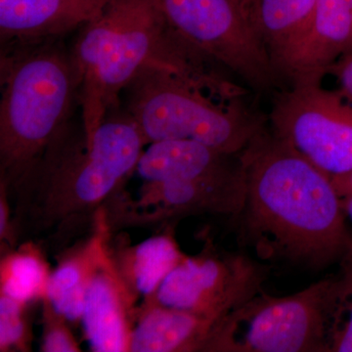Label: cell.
<instances>
[{
    "mask_svg": "<svg viewBox=\"0 0 352 352\" xmlns=\"http://www.w3.org/2000/svg\"><path fill=\"white\" fill-rule=\"evenodd\" d=\"M333 274L329 309V352H352V243Z\"/></svg>",
    "mask_w": 352,
    "mask_h": 352,
    "instance_id": "obj_20",
    "label": "cell"
},
{
    "mask_svg": "<svg viewBox=\"0 0 352 352\" xmlns=\"http://www.w3.org/2000/svg\"><path fill=\"white\" fill-rule=\"evenodd\" d=\"M315 7L316 0H252L254 24L286 87L309 38Z\"/></svg>",
    "mask_w": 352,
    "mask_h": 352,
    "instance_id": "obj_15",
    "label": "cell"
},
{
    "mask_svg": "<svg viewBox=\"0 0 352 352\" xmlns=\"http://www.w3.org/2000/svg\"><path fill=\"white\" fill-rule=\"evenodd\" d=\"M122 94L147 144L192 140L237 156L268 127V116L245 98L226 100L207 85L160 67L143 69Z\"/></svg>",
    "mask_w": 352,
    "mask_h": 352,
    "instance_id": "obj_5",
    "label": "cell"
},
{
    "mask_svg": "<svg viewBox=\"0 0 352 352\" xmlns=\"http://www.w3.org/2000/svg\"><path fill=\"white\" fill-rule=\"evenodd\" d=\"M270 270L243 252L219 251L208 244L197 256H185L156 293L142 302L220 320L263 292Z\"/></svg>",
    "mask_w": 352,
    "mask_h": 352,
    "instance_id": "obj_9",
    "label": "cell"
},
{
    "mask_svg": "<svg viewBox=\"0 0 352 352\" xmlns=\"http://www.w3.org/2000/svg\"><path fill=\"white\" fill-rule=\"evenodd\" d=\"M268 124L310 163L330 176L352 170V105L321 83L296 82L273 94Z\"/></svg>",
    "mask_w": 352,
    "mask_h": 352,
    "instance_id": "obj_8",
    "label": "cell"
},
{
    "mask_svg": "<svg viewBox=\"0 0 352 352\" xmlns=\"http://www.w3.org/2000/svg\"><path fill=\"white\" fill-rule=\"evenodd\" d=\"M108 254L113 270L135 303L154 295L166 275L185 258L171 232L157 234L133 245L113 248L108 243Z\"/></svg>",
    "mask_w": 352,
    "mask_h": 352,
    "instance_id": "obj_18",
    "label": "cell"
},
{
    "mask_svg": "<svg viewBox=\"0 0 352 352\" xmlns=\"http://www.w3.org/2000/svg\"><path fill=\"white\" fill-rule=\"evenodd\" d=\"M146 143L126 109L109 113L88 144L69 124L36 170L12 193L14 245L38 239L54 250L92 232L129 178Z\"/></svg>",
    "mask_w": 352,
    "mask_h": 352,
    "instance_id": "obj_2",
    "label": "cell"
},
{
    "mask_svg": "<svg viewBox=\"0 0 352 352\" xmlns=\"http://www.w3.org/2000/svg\"><path fill=\"white\" fill-rule=\"evenodd\" d=\"M41 247L28 241L1 254L0 295L25 303L45 298L51 270Z\"/></svg>",
    "mask_w": 352,
    "mask_h": 352,
    "instance_id": "obj_19",
    "label": "cell"
},
{
    "mask_svg": "<svg viewBox=\"0 0 352 352\" xmlns=\"http://www.w3.org/2000/svg\"><path fill=\"white\" fill-rule=\"evenodd\" d=\"M333 279L291 296H252L219 322L208 352H329Z\"/></svg>",
    "mask_w": 352,
    "mask_h": 352,
    "instance_id": "obj_7",
    "label": "cell"
},
{
    "mask_svg": "<svg viewBox=\"0 0 352 352\" xmlns=\"http://www.w3.org/2000/svg\"><path fill=\"white\" fill-rule=\"evenodd\" d=\"M220 320L142 302L134 310L129 352H208Z\"/></svg>",
    "mask_w": 352,
    "mask_h": 352,
    "instance_id": "obj_13",
    "label": "cell"
},
{
    "mask_svg": "<svg viewBox=\"0 0 352 352\" xmlns=\"http://www.w3.org/2000/svg\"><path fill=\"white\" fill-rule=\"evenodd\" d=\"M136 307L108 254L88 286L80 320L91 351L129 352Z\"/></svg>",
    "mask_w": 352,
    "mask_h": 352,
    "instance_id": "obj_12",
    "label": "cell"
},
{
    "mask_svg": "<svg viewBox=\"0 0 352 352\" xmlns=\"http://www.w3.org/2000/svg\"><path fill=\"white\" fill-rule=\"evenodd\" d=\"M342 205H344L346 219L351 222L352 227V195L347 197V198L342 199Z\"/></svg>",
    "mask_w": 352,
    "mask_h": 352,
    "instance_id": "obj_25",
    "label": "cell"
},
{
    "mask_svg": "<svg viewBox=\"0 0 352 352\" xmlns=\"http://www.w3.org/2000/svg\"><path fill=\"white\" fill-rule=\"evenodd\" d=\"M242 166L233 156L192 140L150 143L139 157L135 173L144 182H184L230 175Z\"/></svg>",
    "mask_w": 352,
    "mask_h": 352,
    "instance_id": "obj_14",
    "label": "cell"
},
{
    "mask_svg": "<svg viewBox=\"0 0 352 352\" xmlns=\"http://www.w3.org/2000/svg\"><path fill=\"white\" fill-rule=\"evenodd\" d=\"M88 144L127 85L147 67L175 72L214 88L228 85L223 69L183 45L168 29L159 0H111L83 25L71 52Z\"/></svg>",
    "mask_w": 352,
    "mask_h": 352,
    "instance_id": "obj_3",
    "label": "cell"
},
{
    "mask_svg": "<svg viewBox=\"0 0 352 352\" xmlns=\"http://www.w3.org/2000/svg\"><path fill=\"white\" fill-rule=\"evenodd\" d=\"M332 182L340 198L352 195V170L346 175L332 177Z\"/></svg>",
    "mask_w": 352,
    "mask_h": 352,
    "instance_id": "obj_24",
    "label": "cell"
},
{
    "mask_svg": "<svg viewBox=\"0 0 352 352\" xmlns=\"http://www.w3.org/2000/svg\"><path fill=\"white\" fill-rule=\"evenodd\" d=\"M240 157L247 191L235 219L256 258L318 271L340 263L352 231L332 178L270 124Z\"/></svg>",
    "mask_w": 352,
    "mask_h": 352,
    "instance_id": "obj_1",
    "label": "cell"
},
{
    "mask_svg": "<svg viewBox=\"0 0 352 352\" xmlns=\"http://www.w3.org/2000/svg\"><path fill=\"white\" fill-rule=\"evenodd\" d=\"M30 303L0 295V351H31Z\"/></svg>",
    "mask_w": 352,
    "mask_h": 352,
    "instance_id": "obj_21",
    "label": "cell"
},
{
    "mask_svg": "<svg viewBox=\"0 0 352 352\" xmlns=\"http://www.w3.org/2000/svg\"><path fill=\"white\" fill-rule=\"evenodd\" d=\"M109 232L101 224L87 239L65 250L57 267L51 271L44 298L69 322L82 320L88 286L108 258Z\"/></svg>",
    "mask_w": 352,
    "mask_h": 352,
    "instance_id": "obj_17",
    "label": "cell"
},
{
    "mask_svg": "<svg viewBox=\"0 0 352 352\" xmlns=\"http://www.w3.org/2000/svg\"><path fill=\"white\" fill-rule=\"evenodd\" d=\"M59 41L1 50L0 186L8 195L72 124L78 85Z\"/></svg>",
    "mask_w": 352,
    "mask_h": 352,
    "instance_id": "obj_4",
    "label": "cell"
},
{
    "mask_svg": "<svg viewBox=\"0 0 352 352\" xmlns=\"http://www.w3.org/2000/svg\"><path fill=\"white\" fill-rule=\"evenodd\" d=\"M242 162V161H241ZM247 183L244 168L230 175L184 182H144L138 197L120 191L109 203L104 222L109 230L156 226L188 215L236 217L244 207Z\"/></svg>",
    "mask_w": 352,
    "mask_h": 352,
    "instance_id": "obj_10",
    "label": "cell"
},
{
    "mask_svg": "<svg viewBox=\"0 0 352 352\" xmlns=\"http://www.w3.org/2000/svg\"><path fill=\"white\" fill-rule=\"evenodd\" d=\"M68 320L58 314L45 298L43 300V340L41 351L44 352L82 351L73 333L69 330Z\"/></svg>",
    "mask_w": 352,
    "mask_h": 352,
    "instance_id": "obj_22",
    "label": "cell"
},
{
    "mask_svg": "<svg viewBox=\"0 0 352 352\" xmlns=\"http://www.w3.org/2000/svg\"><path fill=\"white\" fill-rule=\"evenodd\" d=\"M339 85L340 94L352 105V50L342 55L329 69Z\"/></svg>",
    "mask_w": 352,
    "mask_h": 352,
    "instance_id": "obj_23",
    "label": "cell"
},
{
    "mask_svg": "<svg viewBox=\"0 0 352 352\" xmlns=\"http://www.w3.org/2000/svg\"><path fill=\"white\" fill-rule=\"evenodd\" d=\"M111 0H0L1 50L60 41L100 15Z\"/></svg>",
    "mask_w": 352,
    "mask_h": 352,
    "instance_id": "obj_11",
    "label": "cell"
},
{
    "mask_svg": "<svg viewBox=\"0 0 352 352\" xmlns=\"http://www.w3.org/2000/svg\"><path fill=\"white\" fill-rule=\"evenodd\" d=\"M175 38L256 94L286 87L252 17V0H159Z\"/></svg>",
    "mask_w": 352,
    "mask_h": 352,
    "instance_id": "obj_6",
    "label": "cell"
},
{
    "mask_svg": "<svg viewBox=\"0 0 352 352\" xmlns=\"http://www.w3.org/2000/svg\"><path fill=\"white\" fill-rule=\"evenodd\" d=\"M352 50V0H316L309 38L291 73L287 85L322 83L329 69Z\"/></svg>",
    "mask_w": 352,
    "mask_h": 352,
    "instance_id": "obj_16",
    "label": "cell"
}]
</instances>
